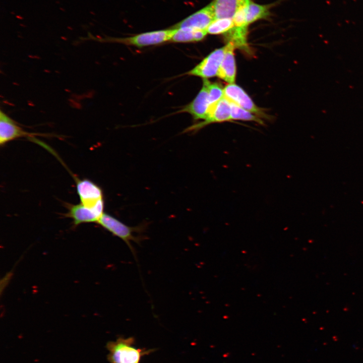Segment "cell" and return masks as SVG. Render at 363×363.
Wrapping results in <instances>:
<instances>
[{"mask_svg":"<svg viewBox=\"0 0 363 363\" xmlns=\"http://www.w3.org/2000/svg\"><path fill=\"white\" fill-rule=\"evenodd\" d=\"M251 0H214L213 2L215 19H232L237 11L248 5Z\"/></svg>","mask_w":363,"mask_h":363,"instance_id":"13","label":"cell"},{"mask_svg":"<svg viewBox=\"0 0 363 363\" xmlns=\"http://www.w3.org/2000/svg\"><path fill=\"white\" fill-rule=\"evenodd\" d=\"M229 120H231V103L226 98L223 97L210 108L206 119L202 122L192 126L187 129L185 131H197L211 123Z\"/></svg>","mask_w":363,"mask_h":363,"instance_id":"11","label":"cell"},{"mask_svg":"<svg viewBox=\"0 0 363 363\" xmlns=\"http://www.w3.org/2000/svg\"><path fill=\"white\" fill-rule=\"evenodd\" d=\"M270 5H261L251 1L248 5L247 21L250 24L257 20L266 18L269 15Z\"/></svg>","mask_w":363,"mask_h":363,"instance_id":"16","label":"cell"},{"mask_svg":"<svg viewBox=\"0 0 363 363\" xmlns=\"http://www.w3.org/2000/svg\"><path fill=\"white\" fill-rule=\"evenodd\" d=\"M233 19L222 18L215 19L207 29L208 33L211 34H225L234 27Z\"/></svg>","mask_w":363,"mask_h":363,"instance_id":"18","label":"cell"},{"mask_svg":"<svg viewBox=\"0 0 363 363\" xmlns=\"http://www.w3.org/2000/svg\"><path fill=\"white\" fill-rule=\"evenodd\" d=\"M224 56L217 76L229 84H233L236 77V65L234 57V45L230 42L225 45Z\"/></svg>","mask_w":363,"mask_h":363,"instance_id":"12","label":"cell"},{"mask_svg":"<svg viewBox=\"0 0 363 363\" xmlns=\"http://www.w3.org/2000/svg\"><path fill=\"white\" fill-rule=\"evenodd\" d=\"M134 343L135 339L132 337H119L108 342L107 358L110 363H140L142 356L154 350L136 348L133 346Z\"/></svg>","mask_w":363,"mask_h":363,"instance_id":"1","label":"cell"},{"mask_svg":"<svg viewBox=\"0 0 363 363\" xmlns=\"http://www.w3.org/2000/svg\"><path fill=\"white\" fill-rule=\"evenodd\" d=\"M231 119L254 121L263 124V120L260 117L247 110H246L235 104L231 102Z\"/></svg>","mask_w":363,"mask_h":363,"instance_id":"17","label":"cell"},{"mask_svg":"<svg viewBox=\"0 0 363 363\" xmlns=\"http://www.w3.org/2000/svg\"><path fill=\"white\" fill-rule=\"evenodd\" d=\"M209 82L207 79H204L202 87L196 97L179 112L189 113L195 119H206L210 106L208 96Z\"/></svg>","mask_w":363,"mask_h":363,"instance_id":"9","label":"cell"},{"mask_svg":"<svg viewBox=\"0 0 363 363\" xmlns=\"http://www.w3.org/2000/svg\"><path fill=\"white\" fill-rule=\"evenodd\" d=\"M66 216L73 220L74 226L87 223H97L103 214L104 207L95 208L87 207L81 203L69 205Z\"/></svg>","mask_w":363,"mask_h":363,"instance_id":"10","label":"cell"},{"mask_svg":"<svg viewBox=\"0 0 363 363\" xmlns=\"http://www.w3.org/2000/svg\"><path fill=\"white\" fill-rule=\"evenodd\" d=\"M208 96L210 104V108L224 97L223 88L218 83H211L208 85Z\"/></svg>","mask_w":363,"mask_h":363,"instance_id":"19","label":"cell"},{"mask_svg":"<svg viewBox=\"0 0 363 363\" xmlns=\"http://www.w3.org/2000/svg\"><path fill=\"white\" fill-rule=\"evenodd\" d=\"M207 30L176 29L171 41L174 42H188L202 40L207 34Z\"/></svg>","mask_w":363,"mask_h":363,"instance_id":"14","label":"cell"},{"mask_svg":"<svg viewBox=\"0 0 363 363\" xmlns=\"http://www.w3.org/2000/svg\"><path fill=\"white\" fill-rule=\"evenodd\" d=\"M225 48L224 46L216 49L187 74L204 79L217 76L224 56Z\"/></svg>","mask_w":363,"mask_h":363,"instance_id":"5","label":"cell"},{"mask_svg":"<svg viewBox=\"0 0 363 363\" xmlns=\"http://www.w3.org/2000/svg\"><path fill=\"white\" fill-rule=\"evenodd\" d=\"M215 20L213 2L208 5L179 22L175 28H188L193 30H207Z\"/></svg>","mask_w":363,"mask_h":363,"instance_id":"6","label":"cell"},{"mask_svg":"<svg viewBox=\"0 0 363 363\" xmlns=\"http://www.w3.org/2000/svg\"><path fill=\"white\" fill-rule=\"evenodd\" d=\"M97 223L113 235L122 239L133 254L134 250L132 243H140L142 237L137 236L136 233H141L145 229V225L129 226L105 212L103 213Z\"/></svg>","mask_w":363,"mask_h":363,"instance_id":"2","label":"cell"},{"mask_svg":"<svg viewBox=\"0 0 363 363\" xmlns=\"http://www.w3.org/2000/svg\"><path fill=\"white\" fill-rule=\"evenodd\" d=\"M248 26L238 27L234 26L229 31L224 34L227 42H230L235 48L248 49L247 40Z\"/></svg>","mask_w":363,"mask_h":363,"instance_id":"15","label":"cell"},{"mask_svg":"<svg viewBox=\"0 0 363 363\" xmlns=\"http://www.w3.org/2000/svg\"><path fill=\"white\" fill-rule=\"evenodd\" d=\"M176 29L145 32L126 38H110L101 41L115 42L137 47H144L162 43L171 40Z\"/></svg>","mask_w":363,"mask_h":363,"instance_id":"3","label":"cell"},{"mask_svg":"<svg viewBox=\"0 0 363 363\" xmlns=\"http://www.w3.org/2000/svg\"><path fill=\"white\" fill-rule=\"evenodd\" d=\"M223 92L224 97L230 102L258 116H263L265 115L240 86L234 83L229 84L223 88Z\"/></svg>","mask_w":363,"mask_h":363,"instance_id":"8","label":"cell"},{"mask_svg":"<svg viewBox=\"0 0 363 363\" xmlns=\"http://www.w3.org/2000/svg\"><path fill=\"white\" fill-rule=\"evenodd\" d=\"M36 134L26 131L5 112L0 111V145L22 137L34 138Z\"/></svg>","mask_w":363,"mask_h":363,"instance_id":"7","label":"cell"},{"mask_svg":"<svg viewBox=\"0 0 363 363\" xmlns=\"http://www.w3.org/2000/svg\"><path fill=\"white\" fill-rule=\"evenodd\" d=\"M248 5L249 4L241 7L234 14L232 18L234 26L238 27L248 26L247 21Z\"/></svg>","mask_w":363,"mask_h":363,"instance_id":"20","label":"cell"},{"mask_svg":"<svg viewBox=\"0 0 363 363\" xmlns=\"http://www.w3.org/2000/svg\"><path fill=\"white\" fill-rule=\"evenodd\" d=\"M75 179L80 203L90 208L104 207L103 191L99 186L88 179Z\"/></svg>","mask_w":363,"mask_h":363,"instance_id":"4","label":"cell"}]
</instances>
